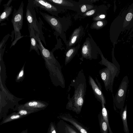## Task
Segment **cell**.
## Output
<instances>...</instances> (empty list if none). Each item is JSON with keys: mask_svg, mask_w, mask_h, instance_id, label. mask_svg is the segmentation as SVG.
I'll return each instance as SVG.
<instances>
[{"mask_svg": "<svg viewBox=\"0 0 133 133\" xmlns=\"http://www.w3.org/2000/svg\"><path fill=\"white\" fill-rule=\"evenodd\" d=\"M70 85L74 90L72 96L68 97V101L66 108L78 114L81 112L84 103L87 88L86 79L83 69L78 72Z\"/></svg>", "mask_w": 133, "mask_h": 133, "instance_id": "1", "label": "cell"}, {"mask_svg": "<svg viewBox=\"0 0 133 133\" xmlns=\"http://www.w3.org/2000/svg\"><path fill=\"white\" fill-rule=\"evenodd\" d=\"M35 8L30 0H28L25 14V18L28 28H32L35 31H36L38 33L41 40L46 45V42L42 31V22L40 23L37 20Z\"/></svg>", "mask_w": 133, "mask_h": 133, "instance_id": "2", "label": "cell"}, {"mask_svg": "<svg viewBox=\"0 0 133 133\" xmlns=\"http://www.w3.org/2000/svg\"><path fill=\"white\" fill-rule=\"evenodd\" d=\"M24 6V4L22 1L18 9L16 10L15 8L13 11L11 22L14 29L15 37L14 40L12 42L10 48L23 37L21 36L20 31L23 25Z\"/></svg>", "mask_w": 133, "mask_h": 133, "instance_id": "3", "label": "cell"}, {"mask_svg": "<svg viewBox=\"0 0 133 133\" xmlns=\"http://www.w3.org/2000/svg\"><path fill=\"white\" fill-rule=\"evenodd\" d=\"M128 83V76H126L123 78L114 97L112 94L114 108L115 110L124 107Z\"/></svg>", "mask_w": 133, "mask_h": 133, "instance_id": "4", "label": "cell"}, {"mask_svg": "<svg viewBox=\"0 0 133 133\" xmlns=\"http://www.w3.org/2000/svg\"><path fill=\"white\" fill-rule=\"evenodd\" d=\"M35 8H39L46 11L53 15L58 16L60 11L59 6L48 1L47 0H30Z\"/></svg>", "mask_w": 133, "mask_h": 133, "instance_id": "5", "label": "cell"}, {"mask_svg": "<svg viewBox=\"0 0 133 133\" xmlns=\"http://www.w3.org/2000/svg\"><path fill=\"white\" fill-rule=\"evenodd\" d=\"M94 44L89 38L86 39L82 46L81 58L82 61L83 58L90 60L97 58L98 51L95 49Z\"/></svg>", "mask_w": 133, "mask_h": 133, "instance_id": "6", "label": "cell"}, {"mask_svg": "<svg viewBox=\"0 0 133 133\" xmlns=\"http://www.w3.org/2000/svg\"><path fill=\"white\" fill-rule=\"evenodd\" d=\"M88 81L96 98L101 104L103 103L105 105L106 103L105 99L102 91L101 84L97 78L96 77L95 81L90 76H89Z\"/></svg>", "mask_w": 133, "mask_h": 133, "instance_id": "7", "label": "cell"}, {"mask_svg": "<svg viewBox=\"0 0 133 133\" xmlns=\"http://www.w3.org/2000/svg\"><path fill=\"white\" fill-rule=\"evenodd\" d=\"M39 12L44 20L56 32L60 34H61L62 26L59 19L45 12L41 11Z\"/></svg>", "mask_w": 133, "mask_h": 133, "instance_id": "8", "label": "cell"}, {"mask_svg": "<svg viewBox=\"0 0 133 133\" xmlns=\"http://www.w3.org/2000/svg\"><path fill=\"white\" fill-rule=\"evenodd\" d=\"M58 118L70 123L75 127L80 133H90L88 129L74 118L70 114H65L57 117Z\"/></svg>", "mask_w": 133, "mask_h": 133, "instance_id": "9", "label": "cell"}, {"mask_svg": "<svg viewBox=\"0 0 133 133\" xmlns=\"http://www.w3.org/2000/svg\"><path fill=\"white\" fill-rule=\"evenodd\" d=\"M99 73L103 81L106 90L113 93V85L112 82V76L110 71L106 67L101 69Z\"/></svg>", "mask_w": 133, "mask_h": 133, "instance_id": "10", "label": "cell"}, {"mask_svg": "<svg viewBox=\"0 0 133 133\" xmlns=\"http://www.w3.org/2000/svg\"><path fill=\"white\" fill-rule=\"evenodd\" d=\"M98 51L102 59L99 62V63L106 66L110 71L112 76V84L113 85L115 78V77H118L120 71L113 63L109 62L104 57L101 51Z\"/></svg>", "mask_w": 133, "mask_h": 133, "instance_id": "11", "label": "cell"}, {"mask_svg": "<svg viewBox=\"0 0 133 133\" xmlns=\"http://www.w3.org/2000/svg\"><path fill=\"white\" fill-rule=\"evenodd\" d=\"M57 127L59 133H80L75 127L62 119L58 122Z\"/></svg>", "mask_w": 133, "mask_h": 133, "instance_id": "12", "label": "cell"}, {"mask_svg": "<svg viewBox=\"0 0 133 133\" xmlns=\"http://www.w3.org/2000/svg\"><path fill=\"white\" fill-rule=\"evenodd\" d=\"M48 104L44 102L38 101H31L21 105L22 106L30 109L41 110L44 109Z\"/></svg>", "mask_w": 133, "mask_h": 133, "instance_id": "13", "label": "cell"}, {"mask_svg": "<svg viewBox=\"0 0 133 133\" xmlns=\"http://www.w3.org/2000/svg\"><path fill=\"white\" fill-rule=\"evenodd\" d=\"M30 38V45L29 51L33 50H35L39 55V52L38 48V43L36 38L35 31L32 28H28Z\"/></svg>", "mask_w": 133, "mask_h": 133, "instance_id": "14", "label": "cell"}, {"mask_svg": "<svg viewBox=\"0 0 133 133\" xmlns=\"http://www.w3.org/2000/svg\"><path fill=\"white\" fill-rule=\"evenodd\" d=\"M120 114L123 122L124 131L125 133H129V130L127 121V107L126 104L124 108L121 109Z\"/></svg>", "mask_w": 133, "mask_h": 133, "instance_id": "15", "label": "cell"}, {"mask_svg": "<svg viewBox=\"0 0 133 133\" xmlns=\"http://www.w3.org/2000/svg\"><path fill=\"white\" fill-rule=\"evenodd\" d=\"M25 117L26 116L19 114L17 112H14L4 117L0 125H1L8 122L19 119Z\"/></svg>", "mask_w": 133, "mask_h": 133, "instance_id": "16", "label": "cell"}, {"mask_svg": "<svg viewBox=\"0 0 133 133\" xmlns=\"http://www.w3.org/2000/svg\"><path fill=\"white\" fill-rule=\"evenodd\" d=\"M81 30V27H79L74 30L71 36L68 43V46H69L73 45L78 40L80 36Z\"/></svg>", "mask_w": 133, "mask_h": 133, "instance_id": "17", "label": "cell"}, {"mask_svg": "<svg viewBox=\"0 0 133 133\" xmlns=\"http://www.w3.org/2000/svg\"><path fill=\"white\" fill-rule=\"evenodd\" d=\"M16 110L17 111V113L18 114L21 115L25 116H26L31 113L39 111L36 110L25 107L21 105H19L16 108Z\"/></svg>", "mask_w": 133, "mask_h": 133, "instance_id": "18", "label": "cell"}, {"mask_svg": "<svg viewBox=\"0 0 133 133\" xmlns=\"http://www.w3.org/2000/svg\"><path fill=\"white\" fill-rule=\"evenodd\" d=\"M98 117L101 132V133H108V127L103 118L101 111L98 114Z\"/></svg>", "mask_w": 133, "mask_h": 133, "instance_id": "19", "label": "cell"}, {"mask_svg": "<svg viewBox=\"0 0 133 133\" xmlns=\"http://www.w3.org/2000/svg\"><path fill=\"white\" fill-rule=\"evenodd\" d=\"M4 8V9L0 15V23L8 19L12 11L13 6L12 5L5 7Z\"/></svg>", "mask_w": 133, "mask_h": 133, "instance_id": "20", "label": "cell"}, {"mask_svg": "<svg viewBox=\"0 0 133 133\" xmlns=\"http://www.w3.org/2000/svg\"><path fill=\"white\" fill-rule=\"evenodd\" d=\"M76 51L77 49L75 48H72L67 52L65 55V65H66L71 61L76 54Z\"/></svg>", "mask_w": 133, "mask_h": 133, "instance_id": "21", "label": "cell"}, {"mask_svg": "<svg viewBox=\"0 0 133 133\" xmlns=\"http://www.w3.org/2000/svg\"><path fill=\"white\" fill-rule=\"evenodd\" d=\"M49 2L58 6H73V4L65 0H47Z\"/></svg>", "mask_w": 133, "mask_h": 133, "instance_id": "22", "label": "cell"}, {"mask_svg": "<svg viewBox=\"0 0 133 133\" xmlns=\"http://www.w3.org/2000/svg\"><path fill=\"white\" fill-rule=\"evenodd\" d=\"M101 105L102 106L101 112L103 118L107 124L109 133H112L113 132L111 130L109 124L107 110L105 107V105L104 104L102 103Z\"/></svg>", "mask_w": 133, "mask_h": 133, "instance_id": "23", "label": "cell"}, {"mask_svg": "<svg viewBox=\"0 0 133 133\" xmlns=\"http://www.w3.org/2000/svg\"><path fill=\"white\" fill-rule=\"evenodd\" d=\"M105 24V22L103 21H99L94 23L91 25V28L93 29H99L103 28Z\"/></svg>", "mask_w": 133, "mask_h": 133, "instance_id": "24", "label": "cell"}, {"mask_svg": "<svg viewBox=\"0 0 133 133\" xmlns=\"http://www.w3.org/2000/svg\"><path fill=\"white\" fill-rule=\"evenodd\" d=\"M47 133H59L57 127L53 122L50 123Z\"/></svg>", "mask_w": 133, "mask_h": 133, "instance_id": "25", "label": "cell"}, {"mask_svg": "<svg viewBox=\"0 0 133 133\" xmlns=\"http://www.w3.org/2000/svg\"><path fill=\"white\" fill-rule=\"evenodd\" d=\"M94 8V6L91 5L89 4H84L81 6V10L83 13H85L88 10H91Z\"/></svg>", "mask_w": 133, "mask_h": 133, "instance_id": "26", "label": "cell"}, {"mask_svg": "<svg viewBox=\"0 0 133 133\" xmlns=\"http://www.w3.org/2000/svg\"><path fill=\"white\" fill-rule=\"evenodd\" d=\"M10 36V35L9 34H8L4 37L0 43V50L2 49L3 47L4 46L6 42L7 41Z\"/></svg>", "mask_w": 133, "mask_h": 133, "instance_id": "27", "label": "cell"}, {"mask_svg": "<svg viewBox=\"0 0 133 133\" xmlns=\"http://www.w3.org/2000/svg\"><path fill=\"white\" fill-rule=\"evenodd\" d=\"M105 15L101 14L97 15L96 17L93 18V20L94 21H100L104 19L105 17Z\"/></svg>", "mask_w": 133, "mask_h": 133, "instance_id": "28", "label": "cell"}, {"mask_svg": "<svg viewBox=\"0 0 133 133\" xmlns=\"http://www.w3.org/2000/svg\"><path fill=\"white\" fill-rule=\"evenodd\" d=\"M96 11V9L91 10L85 13L84 14V16H89L92 15Z\"/></svg>", "mask_w": 133, "mask_h": 133, "instance_id": "29", "label": "cell"}, {"mask_svg": "<svg viewBox=\"0 0 133 133\" xmlns=\"http://www.w3.org/2000/svg\"><path fill=\"white\" fill-rule=\"evenodd\" d=\"M133 15L132 13L130 12L128 13L126 15L125 17V19L127 21H130Z\"/></svg>", "mask_w": 133, "mask_h": 133, "instance_id": "30", "label": "cell"}, {"mask_svg": "<svg viewBox=\"0 0 133 133\" xmlns=\"http://www.w3.org/2000/svg\"><path fill=\"white\" fill-rule=\"evenodd\" d=\"M12 1V0H9L6 4H3V5L4 6V7L10 6V5Z\"/></svg>", "mask_w": 133, "mask_h": 133, "instance_id": "31", "label": "cell"}, {"mask_svg": "<svg viewBox=\"0 0 133 133\" xmlns=\"http://www.w3.org/2000/svg\"><path fill=\"white\" fill-rule=\"evenodd\" d=\"M24 71L23 70H22L20 72L18 76V78L19 79V78L22 77L23 75Z\"/></svg>", "mask_w": 133, "mask_h": 133, "instance_id": "32", "label": "cell"}, {"mask_svg": "<svg viewBox=\"0 0 133 133\" xmlns=\"http://www.w3.org/2000/svg\"><path fill=\"white\" fill-rule=\"evenodd\" d=\"M20 133H28V129H26L25 130L23 131Z\"/></svg>", "mask_w": 133, "mask_h": 133, "instance_id": "33", "label": "cell"}, {"mask_svg": "<svg viewBox=\"0 0 133 133\" xmlns=\"http://www.w3.org/2000/svg\"><path fill=\"white\" fill-rule=\"evenodd\" d=\"M132 46H133V45H132Z\"/></svg>", "mask_w": 133, "mask_h": 133, "instance_id": "34", "label": "cell"}, {"mask_svg": "<svg viewBox=\"0 0 133 133\" xmlns=\"http://www.w3.org/2000/svg\"><path fill=\"white\" fill-rule=\"evenodd\" d=\"M112 133H113V132H112Z\"/></svg>", "mask_w": 133, "mask_h": 133, "instance_id": "35", "label": "cell"}]
</instances>
